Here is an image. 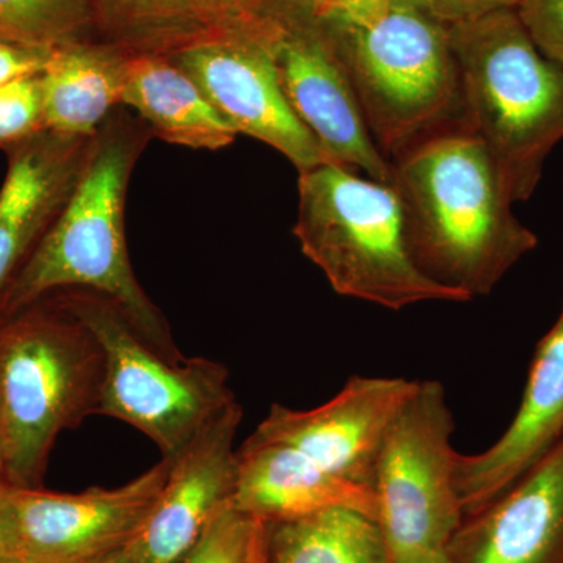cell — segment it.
Wrapping results in <instances>:
<instances>
[{"label": "cell", "mask_w": 563, "mask_h": 563, "mask_svg": "<svg viewBox=\"0 0 563 563\" xmlns=\"http://www.w3.org/2000/svg\"><path fill=\"white\" fill-rule=\"evenodd\" d=\"M150 129L107 120L91 139L79 180L57 220L0 299V321L51 292L81 288L107 296L158 351L184 361L168 322L143 291L125 242V195Z\"/></svg>", "instance_id": "cell-2"}, {"label": "cell", "mask_w": 563, "mask_h": 563, "mask_svg": "<svg viewBox=\"0 0 563 563\" xmlns=\"http://www.w3.org/2000/svg\"><path fill=\"white\" fill-rule=\"evenodd\" d=\"M393 163L415 263L470 299L490 295L539 244L515 217L509 185L476 133L446 128Z\"/></svg>", "instance_id": "cell-1"}, {"label": "cell", "mask_w": 563, "mask_h": 563, "mask_svg": "<svg viewBox=\"0 0 563 563\" xmlns=\"http://www.w3.org/2000/svg\"><path fill=\"white\" fill-rule=\"evenodd\" d=\"M517 13L537 47L563 65V0H521Z\"/></svg>", "instance_id": "cell-25"}, {"label": "cell", "mask_w": 563, "mask_h": 563, "mask_svg": "<svg viewBox=\"0 0 563 563\" xmlns=\"http://www.w3.org/2000/svg\"><path fill=\"white\" fill-rule=\"evenodd\" d=\"M103 354L58 298L0 321L5 479L38 488L58 433L99 413Z\"/></svg>", "instance_id": "cell-5"}, {"label": "cell", "mask_w": 563, "mask_h": 563, "mask_svg": "<svg viewBox=\"0 0 563 563\" xmlns=\"http://www.w3.org/2000/svg\"><path fill=\"white\" fill-rule=\"evenodd\" d=\"M258 11L252 27L191 44L174 54L173 62L236 133L279 151L299 173L332 162L282 91L262 2Z\"/></svg>", "instance_id": "cell-10"}, {"label": "cell", "mask_w": 563, "mask_h": 563, "mask_svg": "<svg viewBox=\"0 0 563 563\" xmlns=\"http://www.w3.org/2000/svg\"><path fill=\"white\" fill-rule=\"evenodd\" d=\"M0 477L5 479V432H3L2 407H0Z\"/></svg>", "instance_id": "cell-32"}, {"label": "cell", "mask_w": 563, "mask_h": 563, "mask_svg": "<svg viewBox=\"0 0 563 563\" xmlns=\"http://www.w3.org/2000/svg\"><path fill=\"white\" fill-rule=\"evenodd\" d=\"M521 0H424V11L440 24H462L503 10H517Z\"/></svg>", "instance_id": "cell-26"}, {"label": "cell", "mask_w": 563, "mask_h": 563, "mask_svg": "<svg viewBox=\"0 0 563 563\" xmlns=\"http://www.w3.org/2000/svg\"><path fill=\"white\" fill-rule=\"evenodd\" d=\"M169 459L118 488L51 493L11 485L20 563H85L139 536L168 477Z\"/></svg>", "instance_id": "cell-11"}, {"label": "cell", "mask_w": 563, "mask_h": 563, "mask_svg": "<svg viewBox=\"0 0 563 563\" xmlns=\"http://www.w3.org/2000/svg\"><path fill=\"white\" fill-rule=\"evenodd\" d=\"M44 131L41 77L32 76L0 87V150H9Z\"/></svg>", "instance_id": "cell-24"}, {"label": "cell", "mask_w": 563, "mask_h": 563, "mask_svg": "<svg viewBox=\"0 0 563 563\" xmlns=\"http://www.w3.org/2000/svg\"><path fill=\"white\" fill-rule=\"evenodd\" d=\"M179 563H265V523L229 506Z\"/></svg>", "instance_id": "cell-23"}, {"label": "cell", "mask_w": 563, "mask_h": 563, "mask_svg": "<svg viewBox=\"0 0 563 563\" xmlns=\"http://www.w3.org/2000/svg\"><path fill=\"white\" fill-rule=\"evenodd\" d=\"M448 563H563V440L495 501L463 518Z\"/></svg>", "instance_id": "cell-15"}, {"label": "cell", "mask_w": 563, "mask_h": 563, "mask_svg": "<svg viewBox=\"0 0 563 563\" xmlns=\"http://www.w3.org/2000/svg\"><path fill=\"white\" fill-rule=\"evenodd\" d=\"M95 25L90 0H0V40L55 51Z\"/></svg>", "instance_id": "cell-22"}, {"label": "cell", "mask_w": 563, "mask_h": 563, "mask_svg": "<svg viewBox=\"0 0 563 563\" xmlns=\"http://www.w3.org/2000/svg\"><path fill=\"white\" fill-rule=\"evenodd\" d=\"M91 139L41 131L7 150L0 188V299L68 202Z\"/></svg>", "instance_id": "cell-16"}, {"label": "cell", "mask_w": 563, "mask_h": 563, "mask_svg": "<svg viewBox=\"0 0 563 563\" xmlns=\"http://www.w3.org/2000/svg\"><path fill=\"white\" fill-rule=\"evenodd\" d=\"M322 21V20H321ZM331 29L374 143L388 158L450 128L462 111L446 25L421 9L387 5Z\"/></svg>", "instance_id": "cell-6"}, {"label": "cell", "mask_w": 563, "mask_h": 563, "mask_svg": "<svg viewBox=\"0 0 563 563\" xmlns=\"http://www.w3.org/2000/svg\"><path fill=\"white\" fill-rule=\"evenodd\" d=\"M58 301L92 333L103 354L99 415L125 421L174 459L235 401L229 372L203 357L174 362L107 296L70 288Z\"/></svg>", "instance_id": "cell-7"}, {"label": "cell", "mask_w": 563, "mask_h": 563, "mask_svg": "<svg viewBox=\"0 0 563 563\" xmlns=\"http://www.w3.org/2000/svg\"><path fill=\"white\" fill-rule=\"evenodd\" d=\"M52 51L32 49L0 40V87L24 77L40 76Z\"/></svg>", "instance_id": "cell-27"}, {"label": "cell", "mask_w": 563, "mask_h": 563, "mask_svg": "<svg viewBox=\"0 0 563 563\" xmlns=\"http://www.w3.org/2000/svg\"><path fill=\"white\" fill-rule=\"evenodd\" d=\"M265 563H393L377 521L329 510L265 525Z\"/></svg>", "instance_id": "cell-21"}, {"label": "cell", "mask_w": 563, "mask_h": 563, "mask_svg": "<svg viewBox=\"0 0 563 563\" xmlns=\"http://www.w3.org/2000/svg\"><path fill=\"white\" fill-rule=\"evenodd\" d=\"M85 563H133V561L128 544V547L121 548V550L111 551L109 554H103L101 558H96Z\"/></svg>", "instance_id": "cell-31"}, {"label": "cell", "mask_w": 563, "mask_h": 563, "mask_svg": "<svg viewBox=\"0 0 563 563\" xmlns=\"http://www.w3.org/2000/svg\"><path fill=\"white\" fill-rule=\"evenodd\" d=\"M128 52L80 40L52 51L40 74L44 129L92 139L122 102Z\"/></svg>", "instance_id": "cell-20"}, {"label": "cell", "mask_w": 563, "mask_h": 563, "mask_svg": "<svg viewBox=\"0 0 563 563\" xmlns=\"http://www.w3.org/2000/svg\"><path fill=\"white\" fill-rule=\"evenodd\" d=\"M393 563H448L444 551L440 553H426L407 555V558L393 559Z\"/></svg>", "instance_id": "cell-30"}, {"label": "cell", "mask_w": 563, "mask_h": 563, "mask_svg": "<svg viewBox=\"0 0 563 563\" xmlns=\"http://www.w3.org/2000/svg\"><path fill=\"white\" fill-rule=\"evenodd\" d=\"M282 91L332 162L391 184L393 163L374 143L331 29L301 0H262Z\"/></svg>", "instance_id": "cell-9"}, {"label": "cell", "mask_w": 563, "mask_h": 563, "mask_svg": "<svg viewBox=\"0 0 563 563\" xmlns=\"http://www.w3.org/2000/svg\"><path fill=\"white\" fill-rule=\"evenodd\" d=\"M563 440V306L537 344L523 398L507 431L484 453L454 455L463 518L495 501Z\"/></svg>", "instance_id": "cell-14"}, {"label": "cell", "mask_w": 563, "mask_h": 563, "mask_svg": "<svg viewBox=\"0 0 563 563\" xmlns=\"http://www.w3.org/2000/svg\"><path fill=\"white\" fill-rule=\"evenodd\" d=\"M454 417L439 380H418L385 437L374 495L391 559L440 553L463 521L454 485Z\"/></svg>", "instance_id": "cell-8"}, {"label": "cell", "mask_w": 563, "mask_h": 563, "mask_svg": "<svg viewBox=\"0 0 563 563\" xmlns=\"http://www.w3.org/2000/svg\"><path fill=\"white\" fill-rule=\"evenodd\" d=\"M233 5L244 7V9H251V7L257 5L261 0H228Z\"/></svg>", "instance_id": "cell-34"}, {"label": "cell", "mask_w": 563, "mask_h": 563, "mask_svg": "<svg viewBox=\"0 0 563 563\" xmlns=\"http://www.w3.org/2000/svg\"><path fill=\"white\" fill-rule=\"evenodd\" d=\"M242 418L235 399L169 459L161 496L129 543L133 563H179L211 521L232 506L239 479V451L233 443Z\"/></svg>", "instance_id": "cell-13"}, {"label": "cell", "mask_w": 563, "mask_h": 563, "mask_svg": "<svg viewBox=\"0 0 563 563\" xmlns=\"http://www.w3.org/2000/svg\"><path fill=\"white\" fill-rule=\"evenodd\" d=\"M121 103L158 139L191 150H222L239 135L172 57L128 52Z\"/></svg>", "instance_id": "cell-19"}, {"label": "cell", "mask_w": 563, "mask_h": 563, "mask_svg": "<svg viewBox=\"0 0 563 563\" xmlns=\"http://www.w3.org/2000/svg\"><path fill=\"white\" fill-rule=\"evenodd\" d=\"M462 124L487 144L514 201H528L563 140V65L533 43L517 10L448 27Z\"/></svg>", "instance_id": "cell-3"}, {"label": "cell", "mask_w": 563, "mask_h": 563, "mask_svg": "<svg viewBox=\"0 0 563 563\" xmlns=\"http://www.w3.org/2000/svg\"><path fill=\"white\" fill-rule=\"evenodd\" d=\"M361 174L335 162L299 173L292 233L332 290L390 310L472 301L421 272L407 243L398 191Z\"/></svg>", "instance_id": "cell-4"}, {"label": "cell", "mask_w": 563, "mask_h": 563, "mask_svg": "<svg viewBox=\"0 0 563 563\" xmlns=\"http://www.w3.org/2000/svg\"><path fill=\"white\" fill-rule=\"evenodd\" d=\"M232 506L265 525L302 520L329 510H351L377 521L372 488L329 473L288 444L250 439L239 450Z\"/></svg>", "instance_id": "cell-17"}, {"label": "cell", "mask_w": 563, "mask_h": 563, "mask_svg": "<svg viewBox=\"0 0 563 563\" xmlns=\"http://www.w3.org/2000/svg\"><path fill=\"white\" fill-rule=\"evenodd\" d=\"M95 24L129 54L173 57L201 41L250 29L258 7L228 0H90Z\"/></svg>", "instance_id": "cell-18"}, {"label": "cell", "mask_w": 563, "mask_h": 563, "mask_svg": "<svg viewBox=\"0 0 563 563\" xmlns=\"http://www.w3.org/2000/svg\"><path fill=\"white\" fill-rule=\"evenodd\" d=\"M10 493L11 484L0 477V563H20Z\"/></svg>", "instance_id": "cell-29"}, {"label": "cell", "mask_w": 563, "mask_h": 563, "mask_svg": "<svg viewBox=\"0 0 563 563\" xmlns=\"http://www.w3.org/2000/svg\"><path fill=\"white\" fill-rule=\"evenodd\" d=\"M388 5L398 9H421L424 10V0H387Z\"/></svg>", "instance_id": "cell-33"}, {"label": "cell", "mask_w": 563, "mask_h": 563, "mask_svg": "<svg viewBox=\"0 0 563 563\" xmlns=\"http://www.w3.org/2000/svg\"><path fill=\"white\" fill-rule=\"evenodd\" d=\"M417 383L404 377L352 376L339 395L317 409L273 404L250 440L288 444L329 473L374 492L385 437Z\"/></svg>", "instance_id": "cell-12"}, {"label": "cell", "mask_w": 563, "mask_h": 563, "mask_svg": "<svg viewBox=\"0 0 563 563\" xmlns=\"http://www.w3.org/2000/svg\"><path fill=\"white\" fill-rule=\"evenodd\" d=\"M314 16L329 22H352L372 16L388 5L387 0H301Z\"/></svg>", "instance_id": "cell-28"}]
</instances>
